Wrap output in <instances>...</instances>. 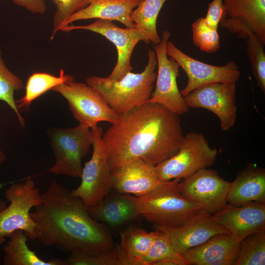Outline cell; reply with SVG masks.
<instances>
[{
  "mask_svg": "<svg viewBox=\"0 0 265 265\" xmlns=\"http://www.w3.org/2000/svg\"><path fill=\"white\" fill-rule=\"evenodd\" d=\"M171 36L168 31L162 33L161 40L154 46L157 60L156 85L147 102L160 104L179 115L186 113L189 108L186 104L177 84L180 76L179 64L166 53V43Z\"/></svg>",
  "mask_w": 265,
  "mask_h": 265,
  "instance_id": "cell-10",
  "label": "cell"
},
{
  "mask_svg": "<svg viewBox=\"0 0 265 265\" xmlns=\"http://www.w3.org/2000/svg\"><path fill=\"white\" fill-rule=\"evenodd\" d=\"M183 179L178 184L182 195L212 215L228 204L227 197L230 183L222 179L217 171L203 168Z\"/></svg>",
  "mask_w": 265,
  "mask_h": 265,
  "instance_id": "cell-12",
  "label": "cell"
},
{
  "mask_svg": "<svg viewBox=\"0 0 265 265\" xmlns=\"http://www.w3.org/2000/svg\"><path fill=\"white\" fill-rule=\"evenodd\" d=\"M154 265H188L181 255L165 259L156 263Z\"/></svg>",
  "mask_w": 265,
  "mask_h": 265,
  "instance_id": "cell-36",
  "label": "cell"
},
{
  "mask_svg": "<svg viewBox=\"0 0 265 265\" xmlns=\"http://www.w3.org/2000/svg\"><path fill=\"white\" fill-rule=\"evenodd\" d=\"M180 181L175 179L161 181L153 190L137 197L140 216L152 223L154 228L179 226L205 211L182 195L178 186Z\"/></svg>",
  "mask_w": 265,
  "mask_h": 265,
  "instance_id": "cell-4",
  "label": "cell"
},
{
  "mask_svg": "<svg viewBox=\"0 0 265 265\" xmlns=\"http://www.w3.org/2000/svg\"><path fill=\"white\" fill-rule=\"evenodd\" d=\"M142 0H93L87 7L70 16L62 27L77 21L91 19L116 21L126 27H135L131 14Z\"/></svg>",
  "mask_w": 265,
  "mask_h": 265,
  "instance_id": "cell-21",
  "label": "cell"
},
{
  "mask_svg": "<svg viewBox=\"0 0 265 265\" xmlns=\"http://www.w3.org/2000/svg\"><path fill=\"white\" fill-rule=\"evenodd\" d=\"M236 82H216L198 87L184 97L188 108H203L216 115L221 129L227 131L235 125L237 115Z\"/></svg>",
  "mask_w": 265,
  "mask_h": 265,
  "instance_id": "cell-13",
  "label": "cell"
},
{
  "mask_svg": "<svg viewBox=\"0 0 265 265\" xmlns=\"http://www.w3.org/2000/svg\"><path fill=\"white\" fill-rule=\"evenodd\" d=\"M23 87L21 79L10 71L4 63L0 47V100L5 102L14 111L22 127L25 126V121L17 107L14 93Z\"/></svg>",
  "mask_w": 265,
  "mask_h": 265,
  "instance_id": "cell-28",
  "label": "cell"
},
{
  "mask_svg": "<svg viewBox=\"0 0 265 265\" xmlns=\"http://www.w3.org/2000/svg\"><path fill=\"white\" fill-rule=\"evenodd\" d=\"M180 255L175 251L167 236L163 232L155 229L154 240L142 260V265H154L159 261Z\"/></svg>",
  "mask_w": 265,
  "mask_h": 265,
  "instance_id": "cell-32",
  "label": "cell"
},
{
  "mask_svg": "<svg viewBox=\"0 0 265 265\" xmlns=\"http://www.w3.org/2000/svg\"><path fill=\"white\" fill-rule=\"evenodd\" d=\"M87 208L94 219L111 228H118L140 216L137 197L113 190L98 204Z\"/></svg>",
  "mask_w": 265,
  "mask_h": 265,
  "instance_id": "cell-20",
  "label": "cell"
},
{
  "mask_svg": "<svg viewBox=\"0 0 265 265\" xmlns=\"http://www.w3.org/2000/svg\"><path fill=\"white\" fill-rule=\"evenodd\" d=\"M183 137L180 115L147 102L119 115L102 138L113 171L136 159L156 166L178 152Z\"/></svg>",
  "mask_w": 265,
  "mask_h": 265,
  "instance_id": "cell-1",
  "label": "cell"
},
{
  "mask_svg": "<svg viewBox=\"0 0 265 265\" xmlns=\"http://www.w3.org/2000/svg\"><path fill=\"white\" fill-rule=\"evenodd\" d=\"M227 200L237 206L254 201L265 203L264 169L250 166L240 172L230 183Z\"/></svg>",
  "mask_w": 265,
  "mask_h": 265,
  "instance_id": "cell-22",
  "label": "cell"
},
{
  "mask_svg": "<svg viewBox=\"0 0 265 265\" xmlns=\"http://www.w3.org/2000/svg\"><path fill=\"white\" fill-rule=\"evenodd\" d=\"M73 76L65 75L62 69L60 70L58 77L44 72H36L31 75L26 82L25 95L15 101L19 110L21 108H28L31 102L53 87L74 80Z\"/></svg>",
  "mask_w": 265,
  "mask_h": 265,
  "instance_id": "cell-26",
  "label": "cell"
},
{
  "mask_svg": "<svg viewBox=\"0 0 265 265\" xmlns=\"http://www.w3.org/2000/svg\"><path fill=\"white\" fill-rule=\"evenodd\" d=\"M225 17L223 0H212L208 5L207 13L204 18L209 26L217 30L220 22Z\"/></svg>",
  "mask_w": 265,
  "mask_h": 265,
  "instance_id": "cell-34",
  "label": "cell"
},
{
  "mask_svg": "<svg viewBox=\"0 0 265 265\" xmlns=\"http://www.w3.org/2000/svg\"><path fill=\"white\" fill-rule=\"evenodd\" d=\"M193 44L201 51L208 53L217 52L220 48V37L217 30L209 26L204 17L199 18L192 24Z\"/></svg>",
  "mask_w": 265,
  "mask_h": 265,
  "instance_id": "cell-30",
  "label": "cell"
},
{
  "mask_svg": "<svg viewBox=\"0 0 265 265\" xmlns=\"http://www.w3.org/2000/svg\"><path fill=\"white\" fill-rule=\"evenodd\" d=\"M5 197L10 204L0 212V245L16 230H22L30 239H37L35 223L30 215L31 209L41 202L34 181L28 179L24 183L12 184L5 191Z\"/></svg>",
  "mask_w": 265,
  "mask_h": 265,
  "instance_id": "cell-6",
  "label": "cell"
},
{
  "mask_svg": "<svg viewBox=\"0 0 265 265\" xmlns=\"http://www.w3.org/2000/svg\"><path fill=\"white\" fill-rule=\"evenodd\" d=\"M166 50L168 56L179 64L187 77L186 87L180 91L183 98L200 86L216 82H236L240 78L238 66L233 61L222 66L209 64L186 54L169 40Z\"/></svg>",
  "mask_w": 265,
  "mask_h": 265,
  "instance_id": "cell-14",
  "label": "cell"
},
{
  "mask_svg": "<svg viewBox=\"0 0 265 265\" xmlns=\"http://www.w3.org/2000/svg\"><path fill=\"white\" fill-rule=\"evenodd\" d=\"M265 265V229L251 234L241 241L235 265Z\"/></svg>",
  "mask_w": 265,
  "mask_h": 265,
  "instance_id": "cell-27",
  "label": "cell"
},
{
  "mask_svg": "<svg viewBox=\"0 0 265 265\" xmlns=\"http://www.w3.org/2000/svg\"><path fill=\"white\" fill-rule=\"evenodd\" d=\"M7 238L9 240L3 246L4 265H65L60 259L45 261L39 258L28 247V238L21 230L14 231Z\"/></svg>",
  "mask_w": 265,
  "mask_h": 265,
  "instance_id": "cell-23",
  "label": "cell"
},
{
  "mask_svg": "<svg viewBox=\"0 0 265 265\" xmlns=\"http://www.w3.org/2000/svg\"><path fill=\"white\" fill-rule=\"evenodd\" d=\"M34 208L30 215L37 239L44 245L94 256L114 247L109 228L94 219L79 197L55 181L41 194V202Z\"/></svg>",
  "mask_w": 265,
  "mask_h": 265,
  "instance_id": "cell-2",
  "label": "cell"
},
{
  "mask_svg": "<svg viewBox=\"0 0 265 265\" xmlns=\"http://www.w3.org/2000/svg\"><path fill=\"white\" fill-rule=\"evenodd\" d=\"M240 244L230 234L219 233L181 255L188 265H235Z\"/></svg>",
  "mask_w": 265,
  "mask_h": 265,
  "instance_id": "cell-19",
  "label": "cell"
},
{
  "mask_svg": "<svg viewBox=\"0 0 265 265\" xmlns=\"http://www.w3.org/2000/svg\"><path fill=\"white\" fill-rule=\"evenodd\" d=\"M112 190L136 197L145 195L160 183L156 166L140 159L131 161L111 171Z\"/></svg>",
  "mask_w": 265,
  "mask_h": 265,
  "instance_id": "cell-18",
  "label": "cell"
},
{
  "mask_svg": "<svg viewBox=\"0 0 265 265\" xmlns=\"http://www.w3.org/2000/svg\"><path fill=\"white\" fill-rule=\"evenodd\" d=\"M226 17L219 26L238 38L255 36L265 44V0H223Z\"/></svg>",
  "mask_w": 265,
  "mask_h": 265,
  "instance_id": "cell-15",
  "label": "cell"
},
{
  "mask_svg": "<svg viewBox=\"0 0 265 265\" xmlns=\"http://www.w3.org/2000/svg\"><path fill=\"white\" fill-rule=\"evenodd\" d=\"M90 131L92 155L83 167L80 185L71 190L87 207L96 205L112 190L111 171L102 138L103 130L97 126Z\"/></svg>",
  "mask_w": 265,
  "mask_h": 265,
  "instance_id": "cell-8",
  "label": "cell"
},
{
  "mask_svg": "<svg viewBox=\"0 0 265 265\" xmlns=\"http://www.w3.org/2000/svg\"><path fill=\"white\" fill-rule=\"evenodd\" d=\"M55 161L49 172L55 175L80 178L82 160L92 145L89 128L81 124L70 128H51L46 132Z\"/></svg>",
  "mask_w": 265,
  "mask_h": 265,
  "instance_id": "cell-5",
  "label": "cell"
},
{
  "mask_svg": "<svg viewBox=\"0 0 265 265\" xmlns=\"http://www.w3.org/2000/svg\"><path fill=\"white\" fill-rule=\"evenodd\" d=\"M148 62L139 73H128L120 80L90 76L86 84L97 90L118 115L140 106L151 98L156 80L157 60L155 51L149 49Z\"/></svg>",
  "mask_w": 265,
  "mask_h": 265,
  "instance_id": "cell-3",
  "label": "cell"
},
{
  "mask_svg": "<svg viewBox=\"0 0 265 265\" xmlns=\"http://www.w3.org/2000/svg\"><path fill=\"white\" fill-rule=\"evenodd\" d=\"M155 236V231L149 232L135 227L121 232L118 246L127 265H142V260L147 253Z\"/></svg>",
  "mask_w": 265,
  "mask_h": 265,
  "instance_id": "cell-24",
  "label": "cell"
},
{
  "mask_svg": "<svg viewBox=\"0 0 265 265\" xmlns=\"http://www.w3.org/2000/svg\"><path fill=\"white\" fill-rule=\"evenodd\" d=\"M217 150L211 148L202 133L189 132L184 136L178 152L156 166L160 181L184 179L212 165Z\"/></svg>",
  "mask_w": 265,
  "mask_h": 265,
  "instance_id": "cell-7",
  "label": "cell"
},
{
  "mask_svg": "<svg viewBox=\"0 0 265 265\" xmlns=\"http://www.w3.org/2000/svg\"><path fill=\"white\" fill-rule=\"evenodd\" d=\"M16 5L22 7L32 14H44L47 11L44 0H12Z\"/></svg>",
  "mask_w": 265,
  "mask_h": 265,
  "instance_id": "cell-35",
  "label": "cell"
},
{
  "mask_svg": "<svg viewBox=\"0 0 265 265\" xmlns=\"http://www.w3.org/2000/svg\"><path fill=\"white\" fill-rule=\"evenodd\" d=\"M51 90L59 93L67 100L79 124L93 129L99 122L112 124L119 118V115L109 107L103 97L87 84L73 80L57 85Z\"/></svg>",
  "mask_w": 265,
  "mask_h": 265,
  "instance_id": "cell-9",
  "label": "cell"
},
{
  "mask_svg": "<svg viewBox=\"0 0 265 265\" xmlns=\"http://www.w3.org/2000/svg\"><path fill=\"white\" fill-rule=\"evenodd\" d=\"M155 229L163 232L175 251L181 255L203 243L216 234L229 233L215 222L212 215L206 211L193 216L179 226Z\"/></svg>",
  "mask_w": 265,
  "mask_h": 265,
  "instance_id": "cell-17",
  "label": "cell"
},
{
  "mask_svg": "<svg viewBox=\"0 0 265 265\" xmlns=\"http://www.w3.org/2000/svg\"><path fill=\"white\" fill-rule=\"evenodd\" d=\"M55 5L53 31L50 40L62 27L67 19L87 7L93 0H51Z\"/></svg>",
  "mask_w": 265,
  "mask_h": 265,
  "instance_id": "cell-33",
  "label": "cell"
},
{
  "mask_svg": "<svg viewBox=\"0 0 265 265\" xmlns=\"http://www.w3.org/2000/svg\"><path fill=\"white\" fill-rule=\"evenodd\" d=\"M6 159V156L4 153L0 151V164L3 162ZM3 185L0 184V189L2 186ZM6 204L5 202L1 200H0V212L2 211L6 207Z\"/></svg>",
  "mask_w": 265,
  "mask_h": 265,
  "instance_id": "cell-37",
  "label": "cell"
},
{
  "mask_svg": "<svg viewBox=\"0 0 265 265\" xmlns=\"http://www.w3.org/2000/svg\"><path fill=\"white\" fill-rule=\"evenodd\" d=\"M76 29H84L100 34L116 47L117 60L111 74L107 77L113 80H119L133 70L131 57L133 49L140 41L149 44L145 34L136 27L120 28L112 21L97 19L94 23L83 26L68 25L62 27L60 31L69 32Z\"/></svg>",
  "mask_w": 265,
  "mask_h": 265,
  "instance_id": "cell-11",
  "label": "cell"
},
{
  "mask_svg": "<svg viewBox=\"0 0 265 265\" xmlns=\"http://www.w3.org/2000/svg\"><path fill=\"white\" fill-rule=\"evenodd\" d=\"M212 217L236 239L241 241L265 229V203L254 201L238 206L228 204Z\"/></svg>",
  "mask_w": 265,
  "mask_h": 265,
  "instance_id": "cell-16",
  "label": "cell"
},
{
  "mask_svg": "<svg viewBox=\"0 0 265 265\" xmlns=\"http://www.w3.org/2000/svg\"><path fill=\"white\" fill-rule=\"evenodd\" d=\"M166 0H143L131 14V19L135 27L142 31L150 43L154 45L161 40L157 31V22L159 12Z\"/></svg>",
  "mask_w": 265,
  "mask_h": 265,
  "instance_id": "cell-25",
  "label": "cell"
},
{
  "mask_svg": "<svg viewBox=\"0 0 265 265\" xmlns=\"http://www.w3.org/2000/svg\"><path fill=\"white\" fill-rule=\"evenodd\" d=\"M65 265H127L118 246L98 255L70 253L64 260Z\"/></svg>",
  "mask_w": 265,
  "mask_h": 265,
  "instance_id": "cell-29",
  "label": "cell"
},
{
  "mask_svg": "<svg viewBox=\"0 0 265 265\" xmlns=\"http://www.w3.org/2000/svg\"><path fill=\"white\" fill-rule=\"evenodd\" d=\"M247 52L258 86L265 92V52L263 43L255 36L247 38Z\"/></svg>",
  "mask_w": 265,
  "mask_h": 265,
  "instance_id": "cell-31",
  "label": "cell"
}]
</instances>
